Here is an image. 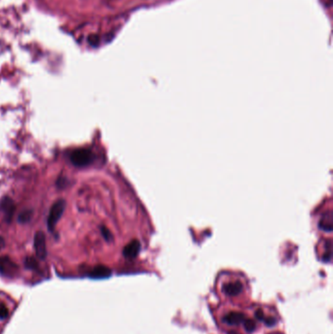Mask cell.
Wrapping results in <instances>:
<instances>
[{
  "mask_svg": "<svg viewBox=\"0 0 333 334\" xmlns=\"http://www.w3.org/2000/svg\"><path fill=\"white\" fill-rule=\"evenodd\" d=\"M94 155L90 150L77 149L71 154L70 160L71 164L76 167H87L94 162Z\"/></svg>",
  "mask_w": 333,
  "mask_h": 334,
  "instance_id": "obj_1",
  "label": "cell"
},
{
  "mask_svg": "<svg viewBox=\"0 0 333 334\" xmlns=\"http://www.w3.org/2000/svg\"><path fill=\"white\" fill-rule=\"evenodd\" d=\"M66 208V201L64 199L57 200L50 208L48 217H47V227L48 229L53 232L58 221L63 216V213Z\"/></svg>",
  "mask_w": 333,
  "mask_h": 334,
  "instance_id": "obj_2",
  "label": "cell"
},
{
  "mask_svg": "<svg viewBox=\"0 0 333 334\" xmlns=\"http://www.w3.org/2000/svg\"><path fill=\"white\" fill-rule=\"evenodd\" d=\"M33 245H34L36 256L40 260H44L47 257V247H46V237L43 232L39 231L35 234Z\"/></svg>",
  "mask_w": 333,
  "mask_h": 334,
  "instance_id": "obj_3",
  "label": "cell"
},
{
  "mask_svg": "<svg viewBox=\"0 0 333 334\" xmlns=\"http://www.w3.org/2000/svg\"><path fill=\"white\" fill-rule=\"evenodd\" d=\"M0 210L3 212L6 222L10 223L12 221V218L16 210V205L13 199L8 196L3 197L0 201Z\"/></svg>",
  "mask_w": 333,
  "mask_h": 334,
  "instance_id": "obj_4",
  "label": "cell"
},
{
  "mask_svg": "<svg viewBox=\"0 0 333 334\" xmlns=\"http://www.w3.org/2000/svg\"><path fill=\"white\" fill-rule=\"evenodd\" d=\"M18 271V266L7 256L0 257V274L5 277H13Z\"/></svg>",
  "mask_w": 333,
  "mask_h": 334,
  "instance_id": "obj_5",
  "label": "cell"
},
{
  "mask_svg": "<svg viewBox=\"0 0 333 334\" xmlns=\"http://www.w3.org/2000/svg\"><path fill=\"white\" fill-rule=\"evenodd\" d=\"M222 290L227 296H238L243 290V286L239 281L228 282L223 285Z\"/></svg>",
  "mask_w": 333,
  "mask_h": 334,
  "instance_id": "obj_6",
  "label": "cell"
},
{
  "mask_svg": "<svg viewBox=\"0 0 333 334\" xmlns=\"http://www.w3.org/2000/svg\"><path fill=\"white\" fill-rule=\"evenodd\" d=\"M112 275L111 269H109L106 266L99 265L94 267L89 273L88 276L91 279H107Z\"/></svg>",
  "mask_w": 333,
  "mask_h": 334,
  "instance_id": "obj_7",
  "label": "cell"
},
{
  "mask_svg": "<svg viewBox=\"0 0 333 334\" xmlns=\"http://www.w3.org/2000/svg\"><path fill=\"white\" fill-rule=\"evenodd\" d=\"M140 248H141L140 242L134 239L123 248V256L128 259H133L138 255Z\"/></svg>",
  "mask_w": 333,
  "mask_h": 334,
  "instance_id": "obj_8",
  "label": "cell"
},
{
  "mask_svg": "<svg viewBox=\"0 0 333 334\" xmlns=\"http://www.w3.org/2000/svg\"><path fill=\"white\" fill-rule=\"evenodd\" d=\"M244 320L245 316L240 312H231L223 318L224 323L228 326H238L240 323H243Z\"/></svg>",
  "mask_w": 333,
  "mask_h": 334,
  "instance_id": "obj_9",
  "label": "cell"
},
{
  "mask_svg": "<svg viewBox=\"0 0 333 334\" xmlns=\"http://www.w3.org/2000/svg\"><path fill=\"white\" fill-rule=\"evenodd\" d=\"M333 225V215L332 211L325 213L320 221V228L327 232H332Z\"/></svg>",
  "mask_w": 333,
  "mask_h": 334,
  "instance_id": "obj_10",
  "label": "cell"
},
{
  "mask_svg": "<svg viewBox=\"0 0 333 334\" xmlns=\"http://www.w3.org/2000/svg\"><path fill=\"white\" fill-rule=\"evenodd\" d=\"M32 217V211L31 210H24L23 212H21V214L18 217V221L21 224H24V223H28L30 221Z\"/></svg>",
  "mask_w": 333,
  "mask_h": 334,
  "instance_id": "obj_11",
  "label": "cell"
},
{
  "mask_svg": "<svg viewBox=\"0 0 333 334\" xmlns=\"http://www.w3.org/2000/svg\"><path fill=\"white\" fill-rule=\"evenodd\" d=\"M24 264H25V267H26L27 269H29V270L35 271V270L38 269V263H37V261H36L34 258H32V257H26L25 260H24Z\"/></svg>",
  "mask_w": 333,
  "mask_h": 334,
  "instance_id": "obj_12",
  "label": "cell"
},
{
  "mask_svg": "<svg viewBox=\"0 0 333 334\" xmlns=\"http://www.w3.org/2000/svg\"><path fill=\"white\" fill-rule=\"evenodd\" d=\"M9 316V310L6 305L0 301V320H5Z\"/></svg>",
  "mask_w": 333,
  "mask_h": 334,
  "instance_id": "obj_13",
  "label": "cell"
},
{
  "mask_svg": "<svg viewBox=\"0 0 333 334\" xmlns=\"http://www.w3.org/2000/svg\"><path fill=\"white\" fill-rule=\"evenodd\" d=\"M244 324V328L248 333H252L255 330V322L253 320H247L245 319L243 321Z\"/></svg>",
  "mask_w": 333,
  "mask_h": 334,
  "instance_id": "obj_14",
  "label": "cell"
},
{
  "mask_svg": "<svg viewBox=\"0 0 333 334\" xmlns=\"http://www.w3.org/2000/svg\"><path fill=\"white\" fill-rule=\"evenodd\" d=\"M101 234L103 235V238L107 240V241H111L113 239V235L112 233L106 228V227H101Z\"/></svg>",
  "mask_w": 333,
  "mask_h": 334,
  "instance_id": "obj_15",
  "label": "cell"
},
{
  "mask_svg": "<svg viewBox=\"0 0 333 334\" xmlns=\"http://www.w3.org/2000/svg\"><path fill=\"white\" fill-rule=\"evenodd\" d=\"M263 322H265V324H266L267 326H269V327H272V326L276 325V323H277V320H275L274 318H266V317H265V319H264V321H263Z\"/></svg>",
  "mask_w": 333,
  "mask_h": 334,
  "instance_id": "obj_16",
  "label": "cell"
},
{
  "mask_svg": "<svg viewBox=\"0 0 333 334\" xmlns=\"http://www.w3.org/2000/svg\"><path fill=\"white\" fill-rule=\"evenodd\" d=\"M255 318H256L258 321H261V322H263V321H264V319H265V315H264L263 311H261V310H258V311H256V313H255Z\"/></svg>",
  "mask_w": 333,
  "mask_h": 334,
  "instance_id": "obj_17",
  "label": "cell"
},
{
  "mask_svg": "<svg viewBox=\"0 0 333 334\" xmlns=\"http://www.w3.org/2000/svg\"><path fill=\"white\" fill-rule=\"evenodd\" d=\"M5 247V239L0 236V251Z\"/></svg>",
  "mask_w": 333,
  "mask_h": 334,
  "instance_id": "obj_18",
  "label": "cell"
},
{
  "mask_svg": "<svg viewBox=\"0 0 333 334\" xmlns=\"http://www.w3.org/2000/svg\"><path fill=\"white\" fill-rule=\"evenodd\" d=\"M237 334V333H232V334Z\"/></svg>",
  "mask_w": 333,
  "mask_h": 334,
  "instance_id": "obj_19",
  "label": "cell"
}]
</instances>
